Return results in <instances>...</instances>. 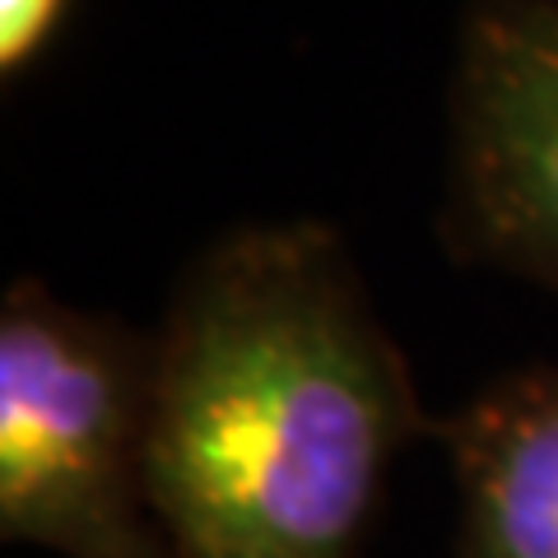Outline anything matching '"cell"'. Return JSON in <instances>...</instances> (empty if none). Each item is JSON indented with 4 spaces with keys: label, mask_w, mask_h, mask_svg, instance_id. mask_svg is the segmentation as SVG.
<instances>
[{
    "label": "cell",
    "mask_w": 558,
    "mask_h": 558,
    "mask_svg": "<svg viewBox=\"0 0 558 558\" xmlns=\"http://www.w3.org/2000/svg\"><path fill=\"white\" fill-rule=\"evenodd\" d=\"M438 428L336 229H233L154 336L145 488L168 558H359L400 447Z\"/></svg>",
    "instance_id": "cell-1"
},
{
    "label": "cell",
    "mask_w": 558,
    "mask_h": 558,
    "mask_svg": "<svg viewBox=\"0 0 558 558\" xmlns=\"http://www.w3.org/2000/svg\"><path fill=\"white\" fill-rule=\"evenodd\" d=\"M154 336L14 279L0 303V535L57 558H168L145 457Z\"/></svg>",
    "instance_id": "cell-2"
},
{
    "label": "cell",
    "mask_w": 558,
    "mask_h": 558,
    "mask_svg": "<svg viewBox=\"0 0 558 558\" xmlns=\"http://www.w3.org/2000/svg\"><path fill=\"white\" fill-rule=\"evenodd\" d=\"M442 242L558 293V0H470Z\"/></svg>",
    "instance_id": "cell-3"
},
{
    "label": "cell",
    "mask_w": 558,
    "mask_h": 558,
    "mask_svg": "<svg viewBox=\"0 0 558 558\" xmlns=\"http://www.w3.org/2000/svg\"><path fill=\"white\" fill-rule=\"evenodd\" d=\"M433 433L461 494L457 558H558V363L488 381Z\"/></svg>",
    "instance_id": "cell-4"
},
{
    "label": "cell",
    "mask_w": 558,
    "mask_h": 558,
    "mask_svg": "<svg viewBox=\"0 0 558 558\" xmlns=\"http://www.w3.org/2000/svg\"><path fill=\"white\" fill-rule=\"evenodd\" d=\"M75 0H0V75L20 80L61 38Z\"/></svg>",
    "instance_id": "cell-5"
}]
</instances>
